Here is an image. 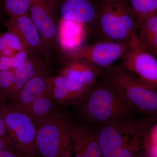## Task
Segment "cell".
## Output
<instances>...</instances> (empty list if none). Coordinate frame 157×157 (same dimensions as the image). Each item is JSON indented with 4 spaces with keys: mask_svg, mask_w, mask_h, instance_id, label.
Wrapping results in <instances>:
<instances>
[{
    "mask_svg": "<svg viewBox=\"0 0 157 157\" xmlns=\"http://www.w3.org/2000/svg\"><path fill=\"white\" fill-rule=\"evenodd\" d=\"M14 80L9 98L15 99L21 90L32 78L38 75L49 74L48 63L40 56H30L28 59L14 70Z\"/></svg>",
    "mask_w": 157,
    "mask_h": 157,
    "instance_id": "12",
    "label": "cell"
},
{
    "mask_svg": "<svg viewBox=\"0 0 157 157\" xmlns=\"http://www.w3.org/2000/svg\"><path fill=\"white\" fill-rule=\"evenodd\" d=\"M73 126L70 119L58 111L38 127L36 139L38 157H72Z\"/></svg>",
    "mask_w": 157,
    "mask_h": 157,
    "instance_id": "4",
    "label": "cell"
},
{
    "mask_svg": "<svg viewBox=\"0 0 157 157\" xmlns=\"http://www.w3.org/2000/svg\"><path fill=\"white\" fill-rule=\"evenodd\" d=\"M25 111L38 127L59 111L49 94H46L35 100Z\"/></svg>",
    "mask_w": 157,
    "mask_h": 157,
    "instance_id": "18",
    "label": "cell"
},
{
    "mask_svg": "<svg viewBox=\"0 0 157 157\" xmlns=\"http://www.w3.org/2000/svg\"><path fill=\"white\" fill-rule=\"evenodd\" d=\"M103 70L105 75L120 88L139 112L157 119V87L119 66Z\"/></svg>",
    "mask_w": 157,
    "mask_h": 157,
    "instance_id": "5",
    "label": "cell"
},
{
    "mask_svg": "<svg viewBox=\"0 0 157 157\" xmlns=\"http://www.w3.org/2000/svg\"><path fill=\"white\" fill-rule=\"evenodd\" d=\"M6 101H0V115L9 137L20 151L31 157H38L36 145L38 127L25 111Z\"/></svg>",
    "mask_w": 157,
    "mask_h": 157,
    "instance_id": "6",
    "label": "cell"
},
{
    "mask_svg": "<svg viewBox=\"0 0 157 157\" xmlns=\"http://www.w3.org/2000/svg\"><path fill=\"white\" fill-rule=\"evenodd\" d=\"M137 35L139 45L157 59V11L138 25Z\"/></svg>",
    "mask_w": 157,
    "mask_h": 157,
    "instance_id": "17",
    "label": "cell"
},
{
    "mask_svg": "<svg viewBox=\"0 0 157 157\" xmlns=\"http://www.w3.org/2000/svg\"><path fill=\"white\" fill-rule=\"evenodd\" d=\"M5 25L8 32L14 34L18 38L29 56L42 55L39 32L29 12L17 17L9 18Z\"/></svg>",
    "mask_w": 157,
    "mask_h": 157,
    "instance_id": "10",
    "label": "cell"
},
{
    "mask_svg": "<svg viewBox=\"0 0 157 157\" xmlns=\"http://www.w3.org/2000/svg\"><path fill=\"white\" fill-rule=\"evenodd\" d=\"M0 150L18 151L11 139L0 137Z\"/></svg>",
    "mask_w": 157,
    "mask_h": 157,
    "instance_id": "25",
    "label": "cell"
},
{
    "mask_svg": "<svg viewBox=\"0 0 157 157\" xmlns=\"http://www.w3.org/2000/svg\"><path fill=\"white\" fill-rule=\"evenodd\" d=\"M14 80V70H0V101L8 100Z\"/></svg>",
    "mask_w": 157,
    "mask_h": 157,
    "instance_id": "23",
    "label": "cell"
},
{
    "mask_svg": "<svg viewBox=\"0 0 157 157\" xmlns=\"http://www.w3.org/2000/svg\"><path fill=\"white\" fill-rule=\"evenodd\" d=\"M3 7L2 0H0V12L2 10V8Z\"/></svg>",
    "mask_w": 157,
    "mask_h": 157,
    "instance_id": "30",
    "label": "cell"
},
{
    "mask_svg": "<svg viewBox=\"0 0 157 157\" xmlns=\"http://www.w3.org/2000/svg\"><path fill=\"white\" fill-rule=\"evenodd\" d=\"M96 24L103 41L132 44L137 41V24L128 0L101 1Z\"/></svg>",
    "mask_w": 157,
    "mask_h": 157,
    "instance_id": "3",
    "label": "cell"
},
{
    "mask_svg": "<svg viewBox=\"0 0 157 157\" xmlns=\"http://www.w3.org/2000/svg\"><path fill=\"white\" fill-rule=\"evenodd\" d=\"M29 56L25 50L11 56L0 55V70H14L26 61Z\"/></svg>",
    "mask_w": 157,
    "mask_h": 157,
    "instance_id": "21",
    "label": "cell"
},
{
    "mask_svg": "<svg viewBox=\"0 0 157 157\" xmlns=\"http://www.w3.org/2000/svg\"><path fill=\"white\" fill-rule=\"evenodd\" d=\"M75 106L85 119L94 125L134 117L139 112L120 88L104 73Z\"/></svg>",
    "mask_w": 157,
    "mask_h": 157,
    "instance_id": "2",
    "label": "cell"
},
{
    "mask_svg": "<svg viewBox=\"0 0 157 157\" xmlns=\"http://www.w3.org/2000/svg\"><path fill=\"white\" fill-rule=\"evenodd\" d=\"M106 1V0H101V1Z\"/></svg>",
    "mask_w": 157,
    "mask_h": 157,
    "instance_id": "31",
    "label": "cell"
},
{
    "mask_svg": "<svg viewBox=\"0 0 157 157\" xmlns=\"http://www.w3.org/2000/svg\"><path fill=\"white\" fill-rule=\"evenodd\" d=\"M29 13L39 32L42 55L48 63L58 33L56 0H31Z\"/></svg>",
    "mask_w": 157,
    "mask_h": 157,
    "instance_id": "7",
    "label": "cell"
},
{
    "mask_svg": "<svg viewBox=\"0 0 157 157\" xmlns=\"http://www.w3.org/2000/svg\"><path fill=\"white\" fill-rule=\"evenodd\" d=\"M31 0H2L4 9L9 18L20 16L29 12Z\"/></svg>",
    "mask_w": 157,
    "mask_h": 157,
    "instance_id": "22",
    "label": "cell"
},
{
    "mask_svg": "<svg viewBox=\"0 0 157 157\" xmlns=\"http://www.w3.org/2000/svg\"><path fill=\"white\" fill-rule=\"evenodd\" d=\"M148 157H157V150H150L147 151Z\"/></svg>",
    "mask_w": 157,
    "mask_h": 157,
    "instance_id": "28",
    "label": "cell"
},
{
    "mask_svg": "<svg viewBox=\"0 0 157 157\" xmlns=\"http://www.w3.org/2000/svg\"><path fill=\"white\" fill-rule=\"evenodd\" d=\"M157 150V123L152 128L149 136L146 151Z\"/></svg>",
    "mask_w": 157,
    "mask_h": 157,
    "instance_id": "24",
    "label": "cell"
},
{
    "mask_svg": "<svg viewBox=\"0 0 157 157\" xmlns=\"http://www.w3.org/2000/svg\"><path fill=\"white\" fill-rule=\"evenodd\" d=\"M50 77L48 74H43L32 78L21 90L17 98L11 102L26 111L37 98L46 94H49Z\"/></svg>",
    "mask_w": 157,
    "mask_h": 157,
    "instance_id": "15",
    "label": "cell"
},
{
    "mask_svg": "<svg viewBox=\"0 0 157 157\" xmlns=\"http://www.w3.org/2000/svg\"><path fill=\"white\" fill-rule=\"evenodd\" d=\"M135 14L137 26L149 15L157 11V0H128Z\"/></svg>",
    "mask_w": 157,
    "mask_h": 157,
    "instance_id": "19",
    "label": "cell"
},
{
    "mask_svg": "<svg viewBox=\"0 0 157 157\" xmlns=\"http://www.w3.org/2000/svg\"><path fill=\"white\" fill-rule=\"evenodd\" d=\"M0 157H31L19 151L0 150Z\"/></svg>",
    "mask_w": 157,
    "mask_h": 157,
    "instance_id": "26",
    "label": "cell"
},
{
    "mask_svg": "<svg viewBox=\"0 0 157 157\" xmlns=\"http://www.w3.org/2000/svg\"><path fill=\"white\" fill-rule=\"evenodd\" d=\"M60 11L62 18L64 20L90 24L95 22L98 6L90 0H66Z\"/></svg>",
    "mask_w": 157,
    "mask_h": 157,
    "instance_id": "13",
    "label": "cell"
},
{
    "mask_svg": "<svg viewBox=\"0 0 157 157\" xmlns=\"http://www.w3.org/2000/svg\"><path fill=\"white\" fill-rule=\"evenodd\" d=\"M132 44L101 40L90 45L69 48L66 51L65 56L68 62L85 60L101 69H107L112 67L117 61L121 59Z\"/></svg>",
    "mask_w": 157,
    "mask_h": 157,
    "instance_id": "8",
    "label": "cell"
},
{
    "mask_svg": "<svg viewBox=\"0 0 157 157\" xmlns=\"http://www.w3.org/2000/svg\"><path fill=\"white\" fill-rule=\"evenodd\" d=\"M0 137L7 138V139H11L8 134L4 121L1 115H0Z\"/></svg>",
    "mask_w": 157,
    "mask_h": 157,
    "instance_id": "27",
    "label": "cell"
},
{
    "mask_svg": "<svg viewBox=\"0 0 157 157\" xmlns=\"http://www.w3.org/2000/svg\"><path fill=\"white\" fill-rule=\"evenodd\" d=\"M92 87L60 75L49 78V96L54 102L62 106L76 105Z\"/></svg>",
    "mask_w": 157,
    "mask_h": 157,
    "instance_id": "11",
    "label": "cell"
},
{
    "mask_svg": "<svg viewBox=\"0 0 157 157\" xmlns=\"http://www.w3.org/2000/svg\"><path fill=\"white\" fill-rule=\"evenodd\" d=\"M23 50L22 44L14 34L9 32L0 34V55L11 56Z\"/></svg>",
    "mask_w": 157,
    "mask_h": 157,
    "instance_id": "20",
    "label": "cell"
},
{
    "mask_svg": "<svg viewBox=\"0 0 157 157\" xmlns=\"http://www.w3.org/2000/svg\"><path fill=\"white\" fill-rule=\"evenodd\" d=\"M133 157H148L146 151L140 152Z\"/></svg>",
    "mask_w": 157,
    "mask_h": 157,
    "instance_id": "29",
    "label": "cell"
},
{
    "mask_svg": "<svg viewBox=\"0 0 157 157\" xmlns=\"http://www.w3.org/2000/svg\"><path fill=\"white\" fill-rule=\"evenodd\" d=\"M118 66L157 87V59L142 48L138 40L132 43Z\"/></svg>",
    "mask_w": 157,
    "mask_h": 157,
    "instance_id": "9",
    "label": "cell"
},
{
    "mask_svg": "<svg viewBox=\"0 0 157 157\" xmlns=\"http://www.w3.org/2000/svg\"><path fill=\"white\" fill-rule=\"evenodd\" d=\"M157 119L127 118L95 125L103 157H133L146 151L149 136Z\"/></svg>",
    "mask_w": 157,
    "mask_h": 157,
    "instance_id": "1",
    "label": "cell"
},
{
    "mask_svg": "<svg viewBox=\"0 0 157 157\" xmlns=\"http://www.w3.org/2000/svg\"><path fill=\"white\" fill-rule=\"evenodd\" d=\"M103 69L85 60L68 62L60 72V75L82 84L93 86L101 74Z\"/></svg>",
    "mask_w": 157,
    "mask_h": 157,
    "instance_id": "14",
    "label": "cell"
},
{
    "mask_svg": "<svg viewBox=\"0 0 157 157\" xmlns=\"http://www.w3.org/2000/svg\"><path fill=\"white\" fill-rule=\"evenodd\" d=\"M72 145L81 150L84 157H103L97 134L93 129L73 126Z\"/></svg>",
    "mask_w": 157,
    "mask_h": 157,
    "instance_id": "16",
    "label": "cell"
}]
</instances>
